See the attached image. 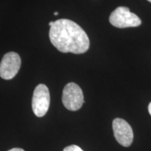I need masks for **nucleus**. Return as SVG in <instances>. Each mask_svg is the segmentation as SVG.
Wrapping results in <instances>:
<instances>
[{"label":"nucleus","instance_id":"nucleus-1","mask_svg":"<svg viewBox=\"0 0 151 151\" xmlns=\"http://www.w3.org/2000/svg\"><path fill=\"white\" fill-rule=\"evenodd\" d=\"M52 44L62 52L82 54L89 49L90 39L83 28L72 20L59 19L50 28Z\"/></svg>","mask_w":151,"mask_h":151},{"label":"nucleus","instance_id":"nucleus-2","mask_svg":"<svg viewBox=\"0 0 151 151\" xmlns=\"http://www.w3.org/2000/svg\"><path fill=\"white\" fill-rule=\"evenodd\" d=\"M110 23L118 28L134 27L141 25V20L125 6H119L111 13Z\"/></svg>","mask_w":151,"mask_h":151},{"label":"nucleus","instance_id":"nucleus-3","mask_svg":"<svg viewBox=\"0 0 151 151\" xmlns=\"http://www.w3.org/2000/svg\"><path fill=\"white\" fill-rule=\"evenodd\" d=\"M62 103L68 110L78 111L84 103V96L80 86L75 83H69L62 92Z\"/></svg>","mask_w":151,"mask_h":151},{"label":"nucleus","instance_id":"nucleus-4","mask_svg":"<svg viewBox=\"0 0 151 151\" xmlns=\"http://www.w3.org/2000/svg\"><path fill=\"white\" fill-rule=\"evenodd\" d=\"M50 97L49 90L46 85L39 84L36 87L33 93L32 107L37 117H43L46 114L50 106Z\"/></svg>","mask_w":151,"mask_h":151},{"label":"nucleus","instance_id":"nucleus-5","mask_svg":"<svg viewBox=\"0 0 151 151\" xmlns=\"http://www.w3.org/2000/svg\"><path fill=\"white\" fill-rule=\"evenodd\" d=\"M21 66V59L18 53L9 52L4 55L0 63V76L5 80L14 78Z\"/></svg>","mask_w":151,"mask_h":151},{"label":"nucleus","instance_id":"nucleus-6","mask_svg":"<svg viewBox=\"0 0 151 151\" xmlns=\"http://www.w3.org/2000/svg\"><path fill=\"white\" fill-rule=\"evenodd\" d=\"M113 130L116 141L120 145L128 147L132 143L134 134L131 126L121 118H116L113 121Z\"/></svg>","mask_w":151,"mask_h":151},{"label":"nucleus","instance_id":"nucleus-7","mask_svg":"<svg viewBox=\"0 0 151 151\" xmlns=\"http://www.w3.org/2000/svg\"><path fill=\"white\" fill-rule=\"evenodd\" d=\"M63 151H83V150L80 147L76 146V145H71V146H69L65 148Z\"/></svg>","mask_w":151,"mask_h":151},{"label":"nucleus","instance_id":"nucleus-8","mask_svg":"<svg viewBox=\"0 0 151 151\" xmlns=\"http://www.w3.org/2000/svg\"><path fill=\"white\" fill-rule=\"evenodd\" d=\"M8 151H24L23 149L22 148H12L11 150H9Z\"/></svg>","mask_w":151,"mask_h":151},{"label":"nucleus","instance_id":"nucleus-9","mask_svg":"<svg viewBox=\"0 0 151 151\" xmlns=\"http://www.w3.org/2000/svg\"><path fill=\"white\" fill-rule=\"evenodd\" d=\"M148 111H149V113H150V115L151 116V102L148 105Z\"/></svg>","mask_w":151,"mask_h":151},{"label":"nucleus","instance_id":"nucleus-10","mask_svg":"<svg viewBox=\"0 0 151 151\" xmlns=\"http://www.w3.org/2000/svg\"><path fill=\"white\" fill-rule=\"evenodd\" d=\"M53 23H54V21H52V22H49V25H50V27H51L52 24H53Z\"/></svg>","mask_w":151,"mask_h":151},{"label":"nucleus","instance_id":"nucleus-11","mask_svg":"<svg viewBox=\"0 0 151 151\" xmlns=\"http://www.w3.org/2000/svg\"><path fill=\"white\" fill-rule=\"evenodd\" d=\"M54 15H55V16H58V12H55V13H54Z\"/></svg>","mask_w":151,"mask_h":151},{"label":"nucleus","instance_id":"nucleus-12","mask_svg":"<svg viewBox=\"0 0 151 151\" xmlns=\"http://www.w3.org/2000/svg\"><path fill=\"white\" fill-rule=\"evenodd\" d=\"M148 1H150V2H151V0H148Z\"/></svg>","mask_w":151,"mask_h":151}]
</instances>
